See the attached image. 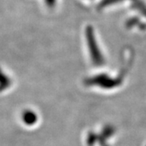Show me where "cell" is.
<instances>
[{
  "label": "cell",
  "instance_id": "1",
  "mask_svg": "<svg viewBox=\"0 0 146 146\" xmlns=\"http://www.w3.org/2000/svg\"><path fill=\"white\" fill-rule=\"evenodd\" d=\"M45 1H46V3L47 4V6L51 7H53V6L54 5L56 0H45Z\"/></svg>",
  "mask_w": 146,
  "mask_h": 146
}]
</instances>
